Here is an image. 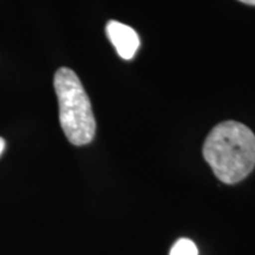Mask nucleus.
<instances>
[{"label": "nucleus", "mask_w": 255, "mask_h": 255, "mask_svg": "<svg viewBox=\"0 0 255 255\" xmlns=\"http://www.w3.org/2000/svg\"><path fill=\"white\" fill-rule=\"evenodd\" d=\"M203 156L221 182H240L255 167L254 132L235 121L220 123L207 136Z\"/></svg>", "instance_id": "nucleus-1"}, {"label": "nucleus", "mask_w": 255, "mask_h": 255, "mask_svg": "<svg viewBox=\"0 0 255 255\" xmlns=\"http://www.w3.org/2000/svg\"><path fill=\"white\" fill-rule=\"evenodd\" d=\"M53 85L59 105L60 126L73 145L89 144L96 133V121L89 96L76 72L60 68L55 73Z\"/></svg>", "instance_id": "nucleus-2"}, {"label": "nucleus", "mask_w": 255, "mask_h": 255, "mask_svg": "<svg viewBox=\"0 0 255 255\" xmlns=\"http://www.w3.org/2000/svg\"><path fill=\"white\" fill-rule=\"evenodd\" d=\"M105 31L121 58L132 59L139 46V38L136 31L116 20L108 21Z\"/></svg>", "instance_id": "nucleus-3"}, {"label": "nucleus", "mask_w": 255, "mask_h": 255, "mask_svg": "<svg viewBox=\"0 0 255 255\" xmlns=\"http://www.w3.org/2000/svg\"><path fill=\"white\" fill-rule=\"evenodd\" d=\"M196 245L189 239H181L174 245L170 251V255H197Z\"/></svg>", "instance_id": "nucleus-4"}, {"label": "nucleus", "mask_w": 255, "mask_h": 255, "mask_svg": "<svg viewBox=\"0 0 255 255\" xmlns=\"http://www.w3.org/2000/svg\"><path fill=\"white\" fill-rule=\"evenodd\" d=\"M4 149H5V141H4V138H2V137H0V155L2 154Z\"/></svg>", "instance_id": "nucleus-5"}, {"label": "nucleus", "mask_w": 255, "mask_h": 255, "mask_svg": "<svg viewBox=\"0 0 255 255\" xmlns=\"http://www.w3.org/2000/svg\"><path fill=\"white\" fill-rule=\"evenodd\" d=\"M240 1L245 2V4L247 5H252V6H255V0H240Z\"/></svg>", "instance_id": "nucleus-6"}]
</instances>
